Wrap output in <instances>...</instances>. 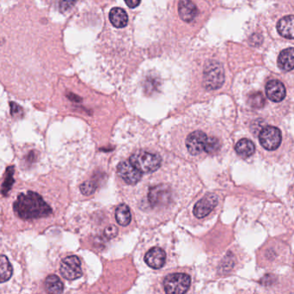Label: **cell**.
I'll return each instance as SVG.
<instances>
[{
  "mask_svg": "<svg viewBox=\"0 0 294 294\" xmlns=\"http://www.w3.org/2000/svg\"><path fill=\"white\" fill-rule=\"evenodd\" d=\"M13 209L22 220H33L49 216L53 211L41 195L36 192L28 191L18 196Z\"/></svg>",
  "mask_w": 294,
  "mask_h": 294,
  "instance_id": "cell-1",
  "label": "cell"
},
{
  "mask_svg": "<svg viewBox=\"0 0 294 294\" xmlns=\"http://www.w3.org/2000/svg\"><path fill=\"white\" fill-rule=\"evenodd\" d=\"M186 147L193 156L206 152L207 154H216L220 150V141L215 137L207 136L205 132L196 131L192 132L186 140Z\"/></svg>",
  "mask_w": 294,
  "mask_h": 294,
  "instance_id": "cell-2",
  "label": "cell"
},
{
  "mask_svg": "<svg viewBox=\"0 0 294 294\" xmlns=\"http://www.w3.org/2000/svg\"><path fill=\"white\" fill-rule=\"evenodd\" d=\"M129 162L141 173H151L154 172L161 166L162 158L157 153L140 151L130 157Z\"/></svg>",
  "mask_w": 294,
  "mask_h": 294,
  "instance_id": "cell-3",
  "label": "cell"
},
{
  "mask_svg": "<svg viewBox=\"0 0 294 294\" xmlns=\"http://www.w3.org/2000/svg\"><path fill=\"white\" fill-rule=\"evenodd\" d=\"M224 81V72L220 63L210 60L203 72V85L206 90L214 91L220 88Z\"/></svg>",
  "mask_w": 294,
  "mask_h": 294,
  "instance_id": "cell-4",
  "label": "cell"
},
{
  "mask_svg": "<svg viewBox=\"0 0 294 294\" xmlns=\"http://www.w3.org/2000/svg\"><path fill=\"white\" fill-rule=\"evenodd\" d=\"M191 284V278L187 274L176 273L167 276L164 281L166 294H185Z\"/></svg>",
  "mask_w": 294,
  "mask_h": 294,
  "instance_id": "cell-5",
  "label": "cell"
},
{
  "mask_svg": "<svg viewBox=\"0 0 294 294\" xmlns=\"http://www.w3.org/2000/svg\"><path fill=\"white\" fill-rule=\"evenodd\" d=\"M172 192L168 185L159 184L151 188L148 192L147 200L152 208L164 207L171 202Z\"/></svg>",
  "mask_w": 294,
  "mask_h": 294,
  "instance_id": "cell-6",
  "label": "cell"
},
{
  "mask_svg": "<svg viewBox=\"0 0 294 294\" xmlns=\"http://www.w3.org/2000/svg\"><path fill=\"white\" fill-rule=\"evenodd\" d=\"M261 147L268 151H275L281 143V132L276 127H265L259 133Z\"/></svg>",
  "mask_w": 294,
  "mask_h": 294,
  "instance_id": "cell-7",
  "label": "cell"
},
{
  "mask_svg": "<svg viewBox=\"0 0 294 294\" xmlns=\"http://www.w3.org/2000/svg\"><path fill=\"white\" fill-rule=\"evenodd\" d=\"M60 274L66 279L74 280L82 276L81 261L76 256H70L63 259L60 263Z\"/></svg>",
  "mask_w": 294,
  "mask_h": 294,
  "instance_id": "cell-8",
  "label": "cell"
},
{
  "mask_svg": "<svg viewBox=\"0 0 294 294\" xmlns=\"http://www.w3.org/2000/svg\"><path fill=\"white\" fill-rule=\"evenodd\" d=\"M117 173L122 180L131 185L138 184L142 177V173L128 161H123L118 165Z\"/></svg>",
  "mask_w": 294,
  "mask_h": 294,
  "instance_id": "cell-9",
  "label": "cell"
},
{
  "mask_svg": "<svg viewBox=\"0 0 294 294\" xmlns=\"http://www.w3.org/2000/svg\"><path fill=\"white\" fill-rule=\"evenodd\" d=\"M217 195L213 194L205 195L202 200H200L198 202L195 204L194 214L198 219L205 218L209 213H212V211L215 208V206H217Z\"/></svg>",
  "mask_w": 294,
  "mask_h": 294,
  "instance_id": "cell-10",
  "label": "cell"
},
{
  "mask_svg": "<svg viewBox=\"0 0 294 294\" xmlns=\"http://www.w3.org/2000/svg\"><path fill=\"white\" fill-rule=\"evenodd\" d=\"M166 254L161 248L154 247L145 256V261L151 269H159L165 263Z\"/></svg>",
  "mask_w": 294,
  "mask_h": 294,
  "instance_id": "cell-11",
  "label": "cell"
},
{
  "mask_svg": "<svg viewBox=\"0 0 294 294\" xmlns=\"http://www.w3.org/2000/svg\"><path fill=\"white\" fill-rule=\"evenodd\" d=\"M266 94L269 100L279 103L286 96V88L279 80H271L266 85Z\"/></svg>",
  "mask_w": 294,
  "mask_h": 294,
  "instance_id": "cell-12",
  "label": "cell"
},
{
  "mask_svg": "<svg viewBox=\"0 0 294 294\" xmlns=\"http://www.w3.org/2000/svg\"><path fill=\"white\" fill-rule=\"evenodd\" d=\"M180 18L186 22H190L198 15V9L191 0H180L178 4Z\"/></svg>",
  "mask_w": 294,
  "mask_h": 294,
  "instance_id": "cell-13",
  "label": "cell"
},
{
  "mask_svg": "<svg viewBox=\"0 0 294 294\" xmlns=\"http://www.w3.org/2000/svg\"><path fill=\"white\" fill-rule=\"evenodd\" d=\"M277 30L281 37L294 39V16H287L280 19L277 24Z\"/></svg>",
  "mask_w": 294,
  "mask_h": 294,
  "instance_id": "cell-14",
  "label": "cell"
},
{
  "mask_svg": "<svg viewBox=\"0 0 294 294\" xmlns=\"http://www.w3.org/2000/svg\"><path fill=\"white\" fill-rule=\"evenodd\" d=\"M278 66L281 70L285 72L294 70V48H287L281 51L278 58Z\"/></svg>",
  "mask_w": 294,
  "mask_h": 294,
  "instance_id": "cell-15",
  "label": "cell"
},
{
  "mask_svg": "<svg viewBox=\"0 0 294 294\" xmlns=\"http://www.w3.org/2000/svg\"><path fill=\"white\" fill-rule=\"evenodd\" d=\"M110 20L115 28L122 29L128 25L129 16L122 8H113L110 12Z\"/></svg>",
  "mask_w": 294,
  "mask_h": 294,
  "instance_id": "cell-16",
  "label": "cell"
},
{
  "mask_svg": "<svg viewBox=\"0 0 294 294\" xmlns=\"http://www.w3.org/2000/svg\"><path fill=\"white\" fill-rule=\"evenodd\" d=\"M45 287L48 294H61L64 290V285L58 276L51 275L45 280Z\"/></svg>",
  "mask_w": 294,
  "mask_h": 294,
  "instance_id": "cell-17",
  "label": "cell"
},
{
  "mask_svg": "<svg viewBox=\"0 0 294 294\" xmlns=\"http://www.w3.org/2000/svg\"><path fill=\"white\" fill-rule=\"evenodd\" d=\"M255 145L253 142L247 139L239 140L235 147V151L238 154L243 158H247L252 156L255 152Z\"/></svg>",
  "mask_w": 294,
  "mask_h": 294,
  "instance_id": "cell-18",
  "label": "cell"
},
{
  "mask_svg": "<svg viewBox=\"0 0 294 294\" xmlns=\"http://www.w3.org/2000/svg\"><path fill=\"white\" fill-rule=\"evenodd\" d=\"M115 219L118 224L122 226H127L130 224L132 216L129 206L125 204H122L115 210Z\"/></svg>",
  "mask_w": 294,
  "mask_h": 294,
  "instance_id": "cell-19",
  "label": "cell"
},
{
  "mask_svg": "<svg viewBox=\"0 0 294 294\" xmlns=\"http://www.w3.org/2000/svg\"><path fill=\"white\" fill-rule=\"evenodd\" d=\"M12 273L13 269L8 258L4 255L0 256V284L11 279Z\"/></svg>",
  "mask_w": 294,
  "mask_h": 294,
  "instance_id": "cell-20",
  "label": "cell"
},
{
  "mask_svg": "<svg viewBox=\"0 0 294 294\" xmlns=\"http://www.w3.org/2000/svg\"><path fill=\"white\" fill-rule=\"evenodd\" d=\"M14 171H15L14 166H9L5 171L4 183L1 187V193L4 196H7L8 193L11 190L12 185L14 184V178H13Z\"/></svg>",
  "mask_w": 294,
  "mask_h": 294,
  "instance_id": "cell-21",
  "label": "cell"
},
{
  "mask_svg": "<svg viewBox=\"0 0 294 294\" xmlns=\"http://www.w3.org/2000/svg\"><path fill=\"white\" fill-rule=\"evenodd\" d=\"M265 103H266V101H265L264 96L261 92H256V93L251 94L248 99L249 105L254 109H261L264 106Z\"/></svg>",
  "mask_w": 294,
  "mask_h": 294,
  "instance_id": "cell-22",
  "label": "cell"
},
{
  "mask_svg": "<svg viewBox=\"0 0 294 294\" xmlns=\"http://www.w3.org/2000/svg\"><path fill=\"white\" fill-rule=\"evenodd\" d=\"M96 188H97V185H96V182L89 180L81 184L80 191L82 192V194H84L85 195H91L94 194V192L96 191Z\"/></svg>",
  "mask_w": 294,
  "mask_h": 294,
  "instance_id": "cell-23",
  "label": "cell"
},
{
  "mask_svg": "<svg viewBox=\"0 0 294 294\" xmlns=\"http://www.w3.org/2000/svg\"><path fill=\"white\" fill-rule=\"evenodd\" d=\"M10 105H11V115L13 117H18V116H20V114H22V113H23L22 108L19 106L18 103L11 102Z\"/></svg>",
  "mask_w": 294,
  "mask_h": 294,
  "instance_id": "cell-24",
  "label": "cell"
},
{
  "mask_svg": "<svg viewBox=\"0 0 294 294\" xmlns=\"http://www.w3.org/2000/svg\"><path fill=\"white\" fill-rule=\"evenodd\" d=\"M77 1V0H60V3H59L60 11L65 12L67 10H69Z\"/></svg>",
  "mask_w": 294,
  "mask_h": 294,
  "instance_id": "cell-25",
  "label": "cell"
},
{
  "mask_svg": "<svg viewBox=\"0 0 294 294\" xmlns=\"http://www.w3.org/2000/svg\"><path fill=\"white\" fill-rule=\"evenodd\" d=\"M118 229L114 226V225H110L108 226L105 231H104V234L106 236L107 238L109 239H112L114 238L115 236L117 235Z\"/></svg>",
  "mask_w": 294,
  "mask_h": 294,
  "instance_id": "cell-26",
  "label": "cell"
},
{
  "mask_svg": "<svg viewBox=\"0 0 294 294\" xmlns=\"http://www.w3.org/2000/svg\"><path fill=\"white\" fill-rule=\"evenodd\" d=\"M250 42L251 44L254 46H257L261 43V37L258 36V35H253L252 37L250 38Z\"/></svg>",
  "mask_w": 294,
  "mask_h": 294,
  "instance_id": "cell-27",
  "label": "cell"
},
{
  "mask_svg": "<svg viewBox=\"0 0 294 294\" xmlns=\"http://www.w3.org/2000/svg\"><path fill=\"white\" fill-rule=\"evenodd\" d=\"M141 0H125L126 4H128L129 8H136L140 4Z\"/></svg>",
  "mask_w": 294,
  "mask_h": 294,
  "instance_id": "cell-28",
  "label": "cell"
}]
</instances>
